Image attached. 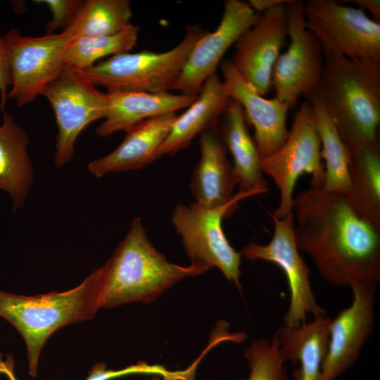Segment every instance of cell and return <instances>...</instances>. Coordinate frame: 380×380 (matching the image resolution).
Returning <instances> with one entry per match:
<instances>
[{"mask_svg":"<svg viewBox=\"0 0 380 380\" xmlns=\"http://www.w3.org/2000/svg\"><path fill=\"white\" fill-rule=\"evenodd\" d=\"M297 247L331 285L380 281V228L358 213L346 194L313 186L293 198Z\"/></svg>","mask_w":380,"mask_h":380,"instance_id":"cell-1","label":"cell"},{"mask_svg":"<svg viewBox=\"0 0 380 380\" xmlns=\"http://www.w3.org/2000/svg\"><path fill=\"white\" fill-rule=\"evenodd\" d=\"M316 91L347 149L378 142L380 60L324 57Z\"/></svg>","mask_w":380,"mask_h":380,"instance_id":"cell-2","label":"cell"},{"mask_svg":"<svg viewBox=\"0 0 380 380\" xmlns=\"http://www.w3.org/2000/svg\"><path fill=\"white\" fill-rule=\"evenodd\" d=\"M100 270L101 307L106 309L132 302L150 303L183 279L204 273L191 265L170 262L149 240L140 217L133 220Z\"/></svg>","mask_w":380,"mask_h":380,"instance_id":"cell-3","label":"cell"},{"mask_svg":"<svg viewBox=\"0 0 380 380\" xmlns=\"http://www.w3.org/2000/svg\"><path fill=\"white\" fill-rule=\"evenodd\" d=\"M101 298L100 267L63 292L24 296L0 291V317L22 336L31 376L37 375L39 355L49 338L64 326L93 319L101 308Z\"/></svg>","mask_w":380,"mask_h":380,"instance_id":"cell-4","label":"cell"},{"mask_svg":"<svg viewBox=\"0 0 380 380\" xmlns=\"http://www.w3.org/2000/svg\"><path fill=\"white\" fill-rule=\"evenodd\" d=\"M206 32L200 26L190 25L182 41L169 51L122 53L80 71L108 93L168 92L178 81L194 46Z\"/></svg>","mask_w":380,"mask_h":380,"instance_id":"cell-5","label":"cell"},{"mask_svg":"<svg viewBox=\"0 0 380 380\" xmlns=\"http://www.w3.org/2000/svg\"><path fill=\"white\" fill-rule=\"evenodd\" d=\"M250 193L238 191L225 205L209 208L196 202L177 204L172 215V223L182 239L191 266L203 272L218 268L239 291L242 253L229 243L222 227V219L229 215L237 203Z\"/></svg>","mask_w":380,"mask_h":380,"instance_id":"cell-6","label":"cell"},{"mask_svg":"<svg viewBox=\"0 0 380 380\" xmlns=\"http://www.w3.org/2000/svg\"><path fill=\"white\" fill-rule=\"evenodd\" d=\"M263 173L271 177L279 191V203L271 215L281 219L292 213L293 191L303 174L312 175L310 186H323L324 165L312 108L302 102L296 112L285 143L272 155L261 158Z\"/></svg>","mask_w":380,"mask_h":380,"instance_id":"cell-7","label":"cell"},{"mask_svg":"<svg viewBox=\"0 0 380 380\" xmlns=\"http://www.w3.org/2000/svg\"><path fill=\"white\" fill-rule=\"evenodd\" d=\"M303 15L324 57L380 60V23L363 9L334 0H308L303 4Z\"/></svg>","mask_w":380,"mask_h":380,"instance_id":"cell-8","label":"cell"},{"mask_svg":"<svg viewBox=\"0 0 380 380\" xmlns=\"http://www.w3.org/2000/svg\"><path fill=\"white\" fill-rule=\"evenodd\" d=\"M58 127L54 164L61 167L72 160L75 143L90 123L104 118L107 94L99 90L81 71L64 67L44 89Z\"/></svg>","mask_w":380,"mask_h":380,"instance_id":"cell-9","label":"cell"},{"mask_svg":"<svg viewBox=\"0 0 380 380\" xmlns=\"http://www.w3.org/2000/svg\"><path fill=\"white\" fill-rule=\"evenodd\" d=\"M4 39L11 81L8 97L20 107L42 95L45 87L62 70L65 51L75 37L65 31L27 36L13 28Z\"/></svg>","mask_w":380,"mask_h":380,"instance_id":"cell-10","label":"cell"},{"mask_svg":"<svg viewBox=\"0 0 380 380\" xmlns=\"http://www.w3.org/2000/svg\"><path fill=\"white\" fill-rule=\"evenodd\" d=\"M303 1L287 0L286 6L287 50L280 54L274 68L272 85L274 98L290 109L300 96L317 89L324 68V55L317 37L306 27Z\"/></svg>","mask_w":380,"mask_h":380,"instance_id":"cell-11","label":"cell"},{"mask_svg":"<svg viewBox=\"0 0 380 380\" xmlns=\"http://www.w3.org/2000/svg\"><path fill=\"white\" fill-rule=\"evenodd\" d=\"M274 222V234L266 245L249 242L241 250L250 260H262L278 265L284 272L290 289V303L283 317V325L293 328L306 322L308 315H327L316 300L310 281V270L299 253L294 234L292 213Z\"/></svg>","mask_w":380,"mask_h":380,"instance_id":"cell-12","label":"cell"},{"mask_svg":"<svg viewBox=\"0 0 380 380\" xmlns=\"http://www.w3.org/2000/svg\"><path fill=\"white\" fill-rule=\"evenodd\" d=\"M286 1L260 15L255 24L236 42L230 59L241 76L261 96L271 87L274 68L288 37Z\"/></svg>","mask_w":380,"mask_h":380,"instance_id":"cell-13","label":"cell"},{"mask_svg":"<svg viewBox=\"0 0 380 380\" xmlns=\"http://www.w3.org/2000/svg\"><path fill=\"white\" fill-rule=\"evenodd\" d=\"M376 287L360 282L350 286L351 305L331 319L321 380H336L356 363L374 327Z\"/></svg>","mask_w":380,"mask_h":380,"instance_id":"cell-14","label":"cell"},{"mask_svg":"<svg viewBox=\"0 0 380 380\" xmlns=\"http://www.w3.org/2000/svg\"><path fill=\"white\" fill-rule=\"evenodd\" d=\"M260 15L246 2L226 1L217 27L212 32L207 31L196 42L173 89L183 94H198L205 80L216 72L226 51L255 24Z\"/></svg>","mask_w":380,"mask_h":380,"instance_id":"cell-15","label":"cell"},{"mask_svg":"<svg viewBox=\"0 0 380 380\" xmlns=\"http://www.w3.org/2000/svg\"><path fill=\"white\" fill-rule=\"evenodd\" d=\"M220 65L229 97L241 105L246 121L254 128V141L260 158L272 155L289 136V107L274 97L267 99L260 95L237 72L230 59H223Z\"/></svg>","mask_w":380,"mask_h":380,"instance_id":"cell-16","label":"cell"},{"mask_svg":"<svg viewBox=\"0 0 380 380\" xmlns=\"http://www.w3.org/2000/svg\"><path fill=\"white\" fill-rule=\"evenodd\" d=\"M177 117L167 113L144 120L126 132L122 143L112 152L87 165L96 177L109 173L141 169L157 160L158 150Z\"/></svg>","mask_w":380,"mask_h":380,"instance_id":"cell-17","label":"cell"},{"mask_svg":"<svg viewBox=\"0 0 380 380\" xmlns=\"http://www.w3.org/2000/svg\"><path fill=\"white\" fill-rule=\"evenodd\" d=\"M199 144L201 156L190 182L192 196L206 207L225 205L232 199L237 181L220 132L217 127L205 131Z\"/></svg>","mask_w":380,"mask_h":380,"instance_id":"cell-18","label":"cell"},{"mask_svg":"<svg viewBox=\"0 0 380 380\" xmlns=\"http://www.w3.org/2000/svg\"><path fill=\"white\" fill-rule=\"evenodd\" d=\"M106 94L105 120L96 129V134L102 137H109L119 131L127 132L144 120L186 108L198 94H175L169 91H115Z\"/></svg>","mask_w":380,"mask_h":380,"instance_id":"cell-19","label":"cell"},{"mask_svg":"<svg viewBox=\"0 0 380 380\" xmlns=\"http://www.w3.org/2000/svg\"><path fill=\"white\" fill-rule=\"evenodd\" d=\"M230 97L225 84L217 72L203 82L196 100L180 115H177L158 158L174 156L186 148L198 134L217 127L220 116L224 113Z\"/></svg>","mask_w":380,"mask_h":380,"instance_id":"cell-20","label":"cell"},{"mask_svg":"<svg viewBox=\"0 0 380 380\" xmlns=\"http://www.w3.org/2000/svg\"><path fill=\"white\" fill-rule=\"evenodd\" d=\"M29 137L6 110L0 124V191L9 194L12 211L24 207L34 179L32 161L28 153Z\"/></svg>","mask_w":380,"mask_h":380,"instance_id":"cell-21","label":"cell"},{"mask_svg":"<svg viewBox=\"0 0 380 380\" xmlns=\"http://www.w3.org/2000/svg\"><path fill=\"white\" fill-rule=\"evenodd\" d=\"M224 115L221 136L233 158V169L239 191L254 196L267 193V182L262 175L261 158L248 132L241 105L230 98Z\"/></svg>","mask_w":380,"mask_h":380,"instance_id":"cell-22","label":"cell"},{"mask_svg":"<svg viewBox=\"0 0 380 380\" xmlns=\"http://www.w3.org/2000/svg\"><path fill=\"white\" fill-rule=\"evenodd\" d=\"M331 322L327 315L317 316L296 327L282 324L275 332L286 361L300 365L293 371L296 380H321Z\"/></svg>","mask_w":380,"mask_h":380,"instance_id":"cell-23","label":"cell"},{"mask_svg":"<svg viewBox=\"0 0 380 380\" xmlns=\"http://www.w3.org/2000/svg\"><path fill=\"white\" fill-rule=\"evenodd\" d=\"M350 187L346 196L361 215L380 228V146L379 142L348 150Z\"/></svg>","mask_w":380,"mask_h":380,"instance_id":"cell-24","label":"cell"},{"mask_svg":"<svg viewBox=\"0 0 380 380\" xmlns=\"http://www.w3.org/2000/svg\"><path fill=\"white\" fill-rule=\"evenodd\" d=\"M320 139L321 157L324 159L323 187L335 192L346 194L350 187L349 156L336 124L323 104L316 90L308 95Z\"/></svg>","mask_w":380,"mask_h":380,"instance_id":"cell-25","label":"cell"},{"mask_svg":"<svg viewBox=\"0 0 380 380\" xmlns=\"http://www.w3.org/2000/svg\"><path fill=\"white\" fill-rule=\"evenodd\" d=\"M129 0H87L64 30L75 39L113 35L132 23Z\"/></svg>","mask_w":380,"mask_h":380,"instance_id":"cell-26","label":"cell"},{"mask_svg":"<svg viewBox=\"0 0 380 380\" xmlns=\"http://www.w3.org/2000/svg\"><path fill=\"white\" fill-rule=\"evenodd\" d=\"M139 32V27L131 24L122 32L113 35L76 38L65 51L64 67L80 71L106 56L128 52L136 45Z\"/></svg>","mask_w":380,"mask_h":380,"instance_id":"cell-27","label":"cell"},{"mask_svg":"<svg viewBox=\"0 0 380 380\" xmlns=\"http://www.w3.org/2000/svg\"><path fill=\"white\" fill-rule=\"evenodd\" d=\"M250 373L241 380H289L284 367L286 361L276 334L271 339L253 340L245 348Z\"/></svg>","mask_w":380,"mask_h":380,"instance_id":"cell-28","label":"cell"},{"mask_svg":"<svg viewBox=\"0 0 380 380\" xmlns=\"http://www.w3.org/2000/svg\"><path fill=\"white\" fill-rule=\"evenodd\" d=\"M133 374H151L163 376L167 379H172L178 376L179 372H170L162 365H149L142 361L122 369L113 370L108 369L105 362H100L91 367L84 380H111Z\"/></svg>","mask_w":380,"mask_h":380,"instance_id":"cell-29","label":"cell"},{"mask_svg":"<svg viewBox=\"0 0 380 380\" xmlns=\"http://www.w3.org/2000/svg\"><path fill=\"white\" fill-rule=\"evenodd\" d=\"M46 5L52 18L46 25V34H54L59 28L65 30L83 3L82 0H39L35 1Z\"/></svg>","mask_w":380,"mask_h":380,"instance_id":"cell-30","label":"cell"},{"mask_svg":"<svg viewBox=\"0 0 380 380\" xmlns=\"http://www.w3.org/2000/svg\"><path fill=\"white\" fill-rule=\"evenodd\" d=\"M9 58L8 49L0 34V111L5 110L8 101V87L11 86Z\"/></svg>","mask_w":380,"mask_h":380,"instance_id":"cell-31","label":"cell"},{"mask_svg":"<svg viewBox=\"0 0 380 380\" xmlns=\"http://www.w3.org/2000/svg\"><path fill=\"white\" fill-rule=\"evenodd\" d=\"M343 2H353L359 8L365 11H367L372 15V19L376 23H380V1L379 0H352L341 1Z\"/></svg>","mask_w":380,"mask_h":380,"instance_id":"cell-32","label":"cell"},{"mask_svg":"<svg viewBox=\"0 0 380 380\" xmlns=\"http://www.w3.org/2000/svg\"><path fill=\"white\" fill-rule=\"evenodd\" d=\"M286 0H250L248 4L256 12L263 13Z\"/></svg>","mask_w":380,"mask_h":380,"instance_id":"cell-33","label":"cell"},{"mask_svg":"<svg viewBox=\"0 0 380 380\" xmlns=\"http://www.w3.org/2000/svg\"><path fill=\"white\" fill-rule=\"evenodd\" d=\"M0 372H4L11 380H16L13 372V365L10 369L8 363L0 365Z\"/></svg>","mask_w":380,"mask_h":380,"instance_id":"cell-34","label":"cell"},{"mask_svg":"<svg viewBox=\"0 0 380 380\" xmlns=\"http://www.w3.org/2000/svg\"><path fill=\"white\" fill-rule=\"evenodd\" d=\"M150 380H170L165 378H161V376L159 375H153V377Z\"/></svg>","mask_w":380,"mask_h":380,"instance_id":"cell-35","label":"cell"}]
</instances>
